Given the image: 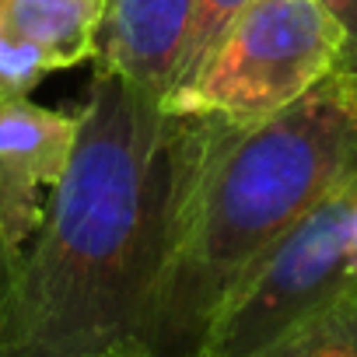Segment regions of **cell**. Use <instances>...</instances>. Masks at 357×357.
I'll return each instance as SVG.
<instances>
[{"instance_id": "obj_1", "label": "cell", "mask_w": 357, "mask_h": 357, "mask_svg": "<svg viewBox=\"0 0 357 357\" xmlns=\"http://www.w3.org/2000/svg\"><path fill=\"white\" fill-rule=\"evenodd\" d=\"M200 137L204 116L95 74L63 183L0 298V357H98L144 340Z\"/></svg>"}, {"instance_id": "obj_2", "label": "cell", "mask_w": 357, "mask_h": 357, "mask_svg": "<svg viewBox=\"0 0 357 357\" xmlns=\"http://www.w3.org/2000/svg\"><path fill=\"white\" fill-rule=\"evenodd\" d=\"M357 175V74L333 70L259 123L204 116L175 252L140 343L193 357L228 291Z\"/></svg>"}, {"instance_id": "obj_3", "label": "cell", "mask_w": 357, "mask_h": 357, "mask_svg": "<svg viewBox=\"0 0 357 357\" xmlns=\"http://www.w3.org/2000/svg\"><path fill=\"white\" fill-rule=\"evenodd\" d=\"M343 29L322 0H252L165 105L172 112L259 123L340 70Z\"/></svg>"}, {"instance_id": "obj_4", "label": "cell", "mask_w": 357, "mask_h": 357, "mask_svg": "<svg viewBox=\"0 0 357 357\" xmlns=\"http://www.w3.org/2000/svg\"><path fill=\"white\" fill-rule=\"evenodd\" d=\"M357 175L322 197L218 305L193 357H252L357 277L350 221Z\"/></svg>"}, {"instance_id": "obj_5", "label": "cell", "mask_w": 357, "mask_h": 357, "mask_svg": "<svg viewBox=\"0 0 357 357\" xmlns=\"http://www.w3.org/2000/svg\"><path fill=\"white\" fill-rule=\"evenodd\" d=\"M81 112L36 105L25 91H0V238L15 266L39 235L74 154Z\"/></svg>"}, {"instance_id": "obj_6", "label": "cell", "mask_w": 357, "mask_h": 357, "mask_svg": "<svg viewBox=\"0 0 357 357\" xmlns=\"http://www.w3.org/2000/svg\"><path fill=\"white\" fill-rule=\"evenodd\" d=\"M193 0H102L91 60L95 74H116L168 102L190 46Z\"/></svg>"}, {"instance_id": "obj_7", "label": "cell", "mask_w": 357, "mask_h": 357, "mask_svg": "<svg viewBox=\"0 0 357 357\" xmlns=\"http://www.w3.org/2000/svg\"><path fill=\"white\" fill-rule=\"evenodd\" d=\"M102 0H0V91H32L91 56Z\"/></svg>"}, {"instance_id": "obj_8", "label": "cell", "mask_w": 357, "mask_h": 357, "mask_svg": "<svg viewBox=\"0 0 357 357\" xmlns=\"http://www.w3.org/2000/svg\"><path fill=\"white\" fill-rule=\"evenodd\" d=\"M252 357H357V277Z\"/></svg>"}, {"instance_id": "obj_9", "label": "cell", "mask_w": 357, "mask_h": 357, "mask_svg": "<svg viewBox=\"0 0 357 357\" xmlns=\"http://www.w3.org/2000/svg\"><path fill=\"white\" fill-rule=\"evenodd\" d=\"M252 4V0H193V25H190V46H186V60H183V74H178L175 91L190 84L197 77V70L204 67V60L214 53V46L225 39V32L235 25V18ZM172 91V95H175ZM168 95V98H172Z\"/></svg>"}, {"instance_id": "obj_10", "label": "cell", "mask_w": 357, "mask_h": 357, "mask_svg": "<svg viewBox=\"0 0 357 357\" xmlns=\"http://www.w3.org/2000/svg\"><path fill=\"white\" fill-rule=\"evenodd\" d=\"M326 11L336 18V25L343 29V56H340V70L343 74H357V0H322Z\"/></svg>"}, {"instance_id": "obj_11", "label": "cell", "mask_w": 357, "mask_h": 357, "mask_svg": "<svg viewBox=\"0 0 357 357\" xmlns=\"http://www.w3.org/2000/svg\"><path fill=\"white\" fill-rule=\"evenodd\" d=\"M98 357H165V354H158L154 347H147L140 340H126V343H119V347H112V350H105Z\"/></svg>"}, {"instance_id": "obj_12", "label": "cell", "mask_w": 357, "mask_h": 357, "mask_svg": "<svg viewBox=\"0 0 357 357\" xmlns=\"http://www.w3.org/2000/svg\"><path fill=\"white\" fill-rule=\"evenodd\" d=\"M11 277H15V259H11V252H8L4 238H0V298H4V291H8Z\"/></svg>"}]
</instances>
